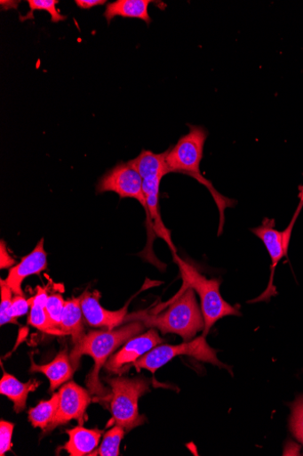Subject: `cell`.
Instances as JSON below:
<instances>
[{
    "label": "cell",
    "mask_w": 303,
    "mask_h": 456,
    "mask_svg": "<svg viewBox=\"0 0 303 456\" xmlns=\"http://www.w3.org/2000/svg\"><path fill=\"white\" fill-rule=\"evenodd\" d=\"M83 318L79 297L65 302L61 330L65 336L71 337L74 346L78 344L85 336Z\"/></svg>",
    "instance_id": "ffe728a7"
},
{
    "label": "cell",
    "mask_w": 303,
    "mask_h": 456,
    "mask_svg": "<svg viewBox=\"0 0 303 456\" xmlns=\"http://www.w3.org/2000/svg\"><path fill=\"white\" fill-rule=\"evenodd\" d=\"M112 390L111 411L114 426L126 433L145 423V417L139 410V400L150 391L151 381L145 378H114L107 380Z\"/></svg>",
    "instance_id": "5b68a950"
},
{
    "label": "cell",
    "mask_w": 303,
    "mask_h": 456,
    "mask_svg": "<svg viewBox=\"0 0 303 456\" xmlns=\"http://www.w3.org/2000/svg\"><path fill=\"white\" fill-rule=\"evenodd\" d=\"M59 3V0H28V4L30 9V13L26 17H21V20L33 19V12L36 11H44L51 15L52 22L58 23L60 21H64L67 20V17L62 15L57 9Z\"/></svg>",
    "instance_id": "603a6c76"
},
{
    "label": "cell",
    "mask_w": 303,
    "mask_h": 456,
    "mask_svg": "<svg viewBox=\"0 0 303 456\" xmlns=\"http://www.w3.org/2000/svg\"><path fill=\"white\" fill-rule=\"evenodd\" d=\"M31 308V298L27 300L24 297L15 296L12 300V317L17 322V318L27 314Z\"/></svg>",
    "instance_id": "83f0119b"
},
{
    "label": "cell",
    "mask_w": 303,
    "mask_h": 456,
    "mask_svg": "<svg viewBox=\"0 0 303 456\" xmlns=\"http://www.w3.org/2000/svg\"><path fill=\"white\" fill-rule=\"evenodd\" d=\"M162 179H150L144 180L143 189L147 199L148 208V243L151 244L154 240V232H155L158 237L163 239L172 252L176 256V248L172 244L169 231L164 226L159 211V189ZM148 244V246H149Z\"/></svg>",
    "instance_id": "4fadbf2b"
},
{
    "label": "cell",
    "mask_w": 303,
    "mask_h": 456,
    "mask_svg": "<svg viewBox=\"0 0 303 456\" xmlns=\"http://www.w3.org/2000/svg\"><path fill=\"white\" fill-rule=\"evenodd\" d=\"M75 370H76L71 364L70 357L67 349L62 350L52 362L44 365H38L35 363L31 357V367L29 371L42 372V374H44L50 380L51 392H54L60 386L71 380Z\"/></svg>",
    "instance_id": "5bb4252c"
},
{
    "label": "cell",
    "mask_w": 303,
    "mask_h": 456,
    "mask_svg": "<svg viewBox=\"0 0 303 456\" xmlns=\"http://www.w3.org/2000/svg\"><path fill=\"white\" fill-rule=\"evenodd\" d=\"M143 179L129 162H121L108 172L97 186L99 193L112 191L123 198L137 200L142 206L148 218L147 199L143 189Z\"/></svg>",
    "instance_id": "52a82bcc"
},
{
    "label": "cell",
    "mask_w": 303,
    "mask_h": 456,
    "mask_svg": "<svg viewBox=\"0 0 303 456\" xmlns=\"http://www.w3.org/2000/svg\"><path fill=\"white\" fill-rule=\"evenodd\" d=\"M179 266L184 286L191 287L201 299L202 313L204 319L203 337L209 334L211 328L227 316H241L238 307L229 305L221 296L219 279H207L194 266L175 256Z\"/></svg>",
    "instance_id": "277c9868"
},
{
    "label": "cell",
    "mask_w": 303,
    "mask_h": 456,
    "mask_svg": "<svg viewBox=\"0 0 303 456\" xmlns=\"http://www.w3.org/2000/svg\"><path fill=\"white\" fill-rule=\"evenodd\" d=\"M49 295L47 289L40 286L36 287L35 297H31V308L28 318V323L44 333L53 336H65L62 330L55 328L51 322L46 303Z\"/></svg>",
    "instance_id": "ac0fdd59"
},
{
    "label": "cell",
    "mask_w": 303,
    "mask_h": 456,
    "mask_svg": "<svg viewBox=\"0 0 303 456\" xmlns=\"http://www.w3.org/2000/svg\"><path fill=\"white\" fill-rule=\"evenodd\" d=\"M40 382L30 380L21 383L13 376L5 372L0 381V394L6 395L14 403V411L19 413L26 409L27 400L30 392L36 391Z\"/></svg>",
    "instance_id": "d6986e66"
},
{
    "label": "cell",
    "mask_w": 303,
    "mask_h": 456,
    "mask_svg": "<svg viewBox=\"0 0 303 456\" xmlns=\"http://www.w3.org/2000/svg\"><path fill=\"white\" fill-rule=\"evenodd\" d=\"M291 413L290 430L294 437L303 445V395L298 396L290 404Z\"/></svg>",
    "instance_id": "cb8c5ba5"
},
{
    "label": "cell",
    "mask_w": 303,
    "mask_h": 456,
    "mask_svg": "<svg viewBox=\"0 0 303 456\" xmlns=\"http://www.w3.org/2000/svg\"><path fill=\"white\" fill-rule=\"evenodd\" d=\"M65 302L66 301H64L60 295L53 294L49 296L46 303V311L51 322L55 328L60 330H62L61 320L65 307Z\"/></svg>",
    "instance_id": "484cf974"
},
{
    "label": "cell",
    "mask_w": 303,
    "mask_h": 456,
    "mask_svg": "<svg viewBox=\"0 0 303 456\" xmlns=\"http://www.w3.org/2000/svg\"><path fill=\"white\" fill-rule=\"evenodd\" d=\"M179 355H187L200 362L228 369L231 371L227 365L220 362L218 352L207 344L203 336L179 346H157L133 362L132 367H135L138 370L141 369L148 370L154 375L158 369Z\"/></svg>",
    "instance_id": "8992f818"
},
{
    "label": "cell",
    "mask_w": 303,
    "mask_h": 456,
    "mask_svg": "<svg viewBox=\"0 0 303 456\" xmlns=\"http://www.w3.org/2000/svg\"><path fill=\"white\" fill-rule=\"evenodd\" d=\"M299 194H298V197L299 199V204H298V207L296 208V211L293 215V217L290 223V224L288 225V227L293 229L294 228V225H295V223L299 217V216L300 215V212L303 208V185H300L299 187Z\"/></svg>",
    "instance_id": "4dcf8cb0"
},
{
    "label": "cell",
    "mask_w": 303,
    "mask_h": 456,
    "mask_svg": "<svg viewBox=\"0 0 303 456\" xmlns=\"http://www.w3.org/2000/svg\"><path fill=\"white\" fill-rule=\"evenodd\" d=\"M67 433L69 436V440L64 445V449L71 456L91 455L98 447L102 436V431L86 429L82 426L68 430Z\"/></svg>",
    "instance_id": "e0dca14e"
},
{
    "label": "cell",
    "mask_w": 303,
    "mask_h": 456,
    "mask_svg": "<svg viewBox=\"0 0 303 456\" xmlns=\"http://www.w3.org/2000/svg\"><path fill=\"white\" fill-rule=\"evenodd\" d=\"M0 291H2V304H0V324L17 323L12 317V289L6 283L5 280L0 281Z\"/></svg>",
    "instance_id": "d4e9b609"
},
{
    "label": "cell",
    "mask_w": 303,
    "mask_h": 456,
    "mask_svg": "<svg viewBox=\"0 0 303 456\" xmlns=\"http://www.w3.org/2000/svg\"><path fill=\"white\" fill-rule=\"evenodd\" d=\"M152 4L151 0H116V2L107 5L104 17L108 24L116 18L139 19L150 25L152 19L148 8Z\"/></svg>",
    "instance_id": "9a60e30c"
},
{
    "label": "cell",
    "mask_w": 303,
    "mask_h": 456,
    "mask_svg": "<svg viewBox=\"0 0 303 456\" xmlns=\"http://www.w3.org/2000/svg\"><path fill=\"white\" fill-rule=\"evenodd\" d=\"M59 395L60 403L55 418L45 433H50L72 420H76L80 426H83L84 412L92 403L91 392L73 381L64 385L60 389Z\"/></svg>",
    "instance_id": "9c48e42d"
},
{
    "label": "cell",
    "mask_w": 303,
    "mask_h": 456,
    "mask_svg": "<svg viewBox=\"0 0 303 456\" xmlns=\"http://www.w3.org/2000/svg\"><path fill=\"white\" fill-rule=\"evenodd\" d=\"M163 342L157 330L150 328L147 333L130 339L118 352L113 354L107 361L105 368L111 374L122 376L132 368L133 362Z\"/></svg>",
    "instance_id": "30bf717a"
},
{
    "label": "cell",
    "mask_w": 303,
    "mask_h": 456,
    "mask_svg": "<svg viewBox=\"0 0 303 456\" xmlns=\"http://www.w3.org/2000/svg\"><path fill=\"white\" fill-rule=\"evenodd\" d=\"M79 298L84 319L92 327L113 330L124 323L127 316V305L118 311H108L102 307L100 294L97 291H86Z\"/></svg>",
    "instance_id": "8fae6325"
},
{
    "label": "cell",
    "mask_w": 303,
    "mask_h": 456,
    "mask_svg": "<svg viewBox=\"0 0 303 456\" xmlns=\"http://www.w3.org/2000/svg\"><path fill=\"white\" fill-rule=\"evenodd\" d=\"M251 232L259 240H262L272 260L271 278L268 286L263 295L251 303L267 302L277 294L274 284L275 273L279 262L283 256H287L292 232L287 229L283 232L277 231L275 221L268 218L263 221L262 225L251 229Z\"/></svg>",
    "instance_id": "ba28073f"
},
{
    "label": "cell",
    "mask_w": 303,
    "mask_h": 456,
    "mask_svg": "<svg viewBox=\"0 0 303 456\" xmlns=\"http://www.w3.org/2000/svg\"><path fill=\"white\" fill-rule=\"evenodd\" d=\"M47 265L44 239L42 238L29 255L23 257L18 265L12 267L5 281L14 295L24 297L22 289L24 280L30 275L45 271Z\"/></svg>",
    "instance_id": "7c38bea8"
},
{
    "label": "cell",
    "mask_w": 303,
    "mask_h": 456,
    "mask_svg": "<svg viewBox=\"0 0 303 456\" xmlns=\"http://www.w3.org/2000/svg\"><path fill=\"white\" fill-rule=\"evenodd\" d=\"M141 321L147 328L159 330L163 335L176 334L185 342L192 341L204 330V319L191 287L184 286L166 310L159 314L148 311L127 315L124 322Z\"/></svg>",
    "instance_id": "7a4b0ae2"
},
{
    "label": "cell",
    "mask_w": 303,
    "mask_h": 456,
    "mask_svg": "<svg viewBox=\"0 0 303 456\" xmlns=\"http://www.w3.org/2000/svg\"><path fill=\"white\" fill-rule=\"evenodd\" d=\"M60 403V395L55 394L49 401L40 402L28 411V420L33 428L46 431L52 423Z\"/></svg>",
    "instance_id": "44dd1931"
},
{
    "label": "cell",
    "mask_w": 303,
    "mask_h": 456,
    "mask_svg": "<svg viewBox=\"0 0 303 456\" xmlns=\"http://www.w3.org/2000/svg\"><path fill=\"white\" fill-rule=\"evenodd\" d=\"M0 258H2V260H0V268H2V270L13 267L16 264V261L9 255L7 244L4 240L2 243H0Z\"/></svg>",
    "instance_id": "f1b7e54d"
},
{
    "label": "cell",
    "mask_w": 303,
    "mask_h": 456,
    "mask_svg": "<svg viewBox=\"0 0 303 456\" xmlns=\"http://www.w3.org/2000/svg\"><path fill=\"white\" fill-rule=\"evenodd\" d=\"M166 155L167 151L156 154L151 151L143 150L137 158L128 162L140 175L143 181L156 178L163 179L170 174L166 163Z\"/></svg>",
    "instance_id": "2e32d148"
},
{
    "label": "cell",
    "mask_w": 303,
    "mask_h": 456,
    "mask_svg": "<svg viewBox=\"0 0 303 456\" xmlns=\"http://www.w3.org/2000/svg\"><path fill=\"white\" fill-rule=\"evenodd\" d=\"M208 135L207 130L203 127L190 126L189 124V133L181 137L176 146L167 150L166 163L170 173L187 175L210 191L219 206L221 224L223 225L225 210L227 207L232 206V200L224 197L216 191L211 182L205 180L200 172V164Z\"/></svg>",
    "instance_id": "3957f363"
},
{
    "label": "cell",
    "mask_w": 303,
    "mask_h": 456,
    "mask_svg": "<svg viewBox=\"0 0 303 456\" xmlns=\"http://www.w3.org/2000/svg\"><path fill=\"white\" fill-rule=\"evenodd\" d=\"M126 432L119 426H115L106 433L99 450L91 455L118 456L120 444Z\"/></svg>",
    "instance_id": "7402d4cb"
},
{
    "label": "cell",
    "mask_w": 303,
    "mask_h": 456,
    "mask_svg": "<svg viewBox=\"0 0 303 456\" xmlns=\"http://www.w3.org/2000/svg\"><path fill=\"white\" fill-rule=\"evenodd\" d=\"M15 425L4 420L0 422V455L4 456L12 447V436Z\"/></svg>",
    "instance_id": "4316f807"
},
{
    "label": "cell",
    "mask_w": 303,
    "mask_h": 456,
    "mask_svg": "<svg viewBox=\"0 0 303 456\" xmlns=\"http://www.w3.org/2000/svg\"><path fill=\"white\" fill-rule=\"evenodd\" d=\"M146 325L141 321L130 322L128 324L113 330H92L72 349L69 357L75 370L78 367L83 355H90L95 365L85 379L86 387L92 395L101 399L111 396L108 390L100 380V372L108 358L130 339L144 333Z\"/></svg>",
    "instance_id": "6da1fadb"
},
{
    "label": "cell",
    "mask_w": 303,
    "mask_h": 456,
    "mask_svg": "<svg viewBox=\"0 0 303 456\" xmlns=\"http://www.w3.org/2000/svg\"><path fill=\"white\" fill-rule=\"evenodd\" d=\"M76 5L80 10H91L97 6H103L107 4V0H76Z\"/></svg>",
    "instance_id": "f546056e"
}]
</instances>
